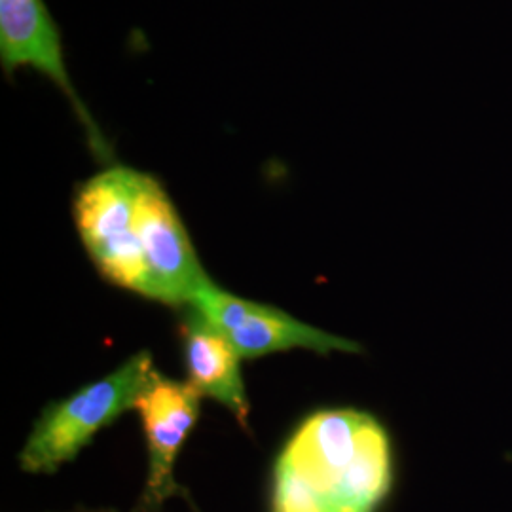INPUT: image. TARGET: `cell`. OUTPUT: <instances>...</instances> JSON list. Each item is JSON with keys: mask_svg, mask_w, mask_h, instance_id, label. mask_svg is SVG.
Returning <instances> with one entry per match:
<instances>
[{"mask_svg": "<svg viewBox=\"0 0 512 512\" xmlns=\"http://www.w3.org/2000/svg\"><path fill=\"white\" fill-rule=\"evenodd\" d=\"M391 482L384 425L361 410H321L277 458L274 512H376Z\"/></svg>", "mask_w": 512, "mask_h": 512, "instance_id": "obj_1", "label": "cell"}, {"mask_svg": "<svg viewBox=\"0 0 512 512\" xmlns=\"http://www.w3.org/2000/svg\"><path fill=\"white\" fill-rule=\"evenodd\" d=\"M154 370L152 355L141 351L107 378L46 408L19 454L21 469L50 475L73 461L103 427L135 408Z\"/></svg>", "mask_w": 512, "mask_h": 512, "instance_id": "obj_2", "label": "cell"}, {"mask_svg": "<svg viewBox=\"0 0 512 512\" xmlns=\"http://www.w3.org/2000/svg\"><path fill=\"white\" fill-rule=\"evenodd\" d=\"M141 173L109 167L82 184L74 198V220L97 270L110 283L148 294V270L135 228Z\"/></svg>", "mask_w": 512, "mask_h": 512, "instance_id": "obj_3", "label": "cell"}, {"mask_svg": "<svg viewBox=\"0 0 512 512\" xmlns=\"http://www.w3.org/2000/svg\"><path fill=\"white\" fill-rule=\"evenodd\" d=\"M135 228L147 262V298L186 308L211 283V277L205 274L164 186L145 173L139 179Z\"/></svg>", "mask_w": 512, "mask_h": 512, "instance_id": "obj_4", "label": "cell"}, {"mask_svg": "<svg viewBox=\"0 0 512 512\" xmlns=\"http://www.w3.org/2000/svg\"><path fill=\"white\" fill-rule=\"evenodd\" d=\"M228 338L241 359H255L277 351L311 349L315 353H357L359 344L306 325L274 306L226 293L213 281L188 304Z\"/></svg>", "mask_w": 512, "mask_h": 512, "instance_id": "obj_5", "label": "cell"}, {"mask_svg": "<svg viewBox=\"0 0 512 512\" xmlns=\"http://www.w3.org/2000/svg\"><path fill=\"white\" fill-rule=\"evenodd\" d=\"M200 391L190 382H175L152 372L135 410L139 412L148 448V476L135 512H162L165 501L183 495L175 463L184 439L200 414Z\"/></svg>", "mask_w": 512, "mask_h": 512, "instance_id": "obj_6", "label": "cell"}, {"mask_svg": "<svg viewBox=\"0 0 512 512\" xmlns=\"http://www.w3.org/2000/svg\"><path fill=\"white\" fill-rule=\"evenodd\" d=\"M0 63L8 74L18 69L44 74L67 95L93 137H99L88 110L74 92L61 37L44 0H0Z\"/></svg>", "mask_w": 512, "mask_h": 512, "instance_id": "obj_7", "label": "cell"}, {"mask_svg": "<svg viewBox=\"0 0 512 512\" xmlns=\"http://www.w3.org/2000/svg\"><path fill=\"white\" fill-rule=\"evenodd\" d=\"M184 359L202 397L224 404L247 427L251 406L241 378V357L224 334H220L194 306H186L183 319Z\"/></svg>", "mask_w": 512, "mask_h": 512, "instance_id": "obj_8", "label": "cell"}]
</instances>
